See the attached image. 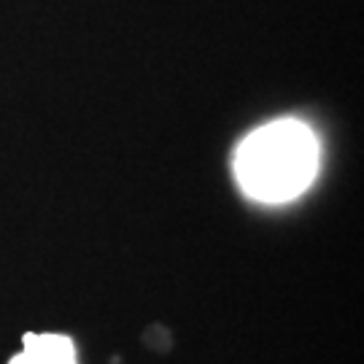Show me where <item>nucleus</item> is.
Wrapping results in <instances>:
<instances>
[{
	"instance_id": "f257e3e1",
	"label": "nucleus",
	"mask_w": 364,
	"mask_h": 364,
	"mask_svg": "<svg viewBox=\"0 0 364 364\" xmlns=\"http://www.w3.org/2000/svg\"><path fill=\"white\" fill-rule=\"evenodd\" d=\"M316 162V138L305 124L273 122L243 141L235 168L248 197L262 203H284L313 181Z\"/></svg>"
},
{
	"instance_id": "f03ea898",
	"label": "nucleus",
	"mask_w": 364,
	"mask_h": 364,
	"mask_svg": "<svg viewBox=\"0 0 364 364\" xmlns=\"http://www.w3.org/2000/svg\"><path fill=\"white\" fill-rule=\"evenodd\" d=\"M25 353L33 364H76L73 340L65 335H25Z\"/></svg>"
},
{
	"instance_id": "7ed1b4c3",
	"label": "nucleus",
	"mask_w": 364,
	"mask_h": 364,
	"mask_svg": "<svg viewBox=\"0 0 364 364\" xmlns=\"http://www.w3.org/2000/svg\"><path fill=\"white\" fill-rule=\"evenodd\" d=\"M9 364H33V359H30V356H27V353L22 351V353H16V356H14V359Z\"/></svg>"
}]
</instances>
